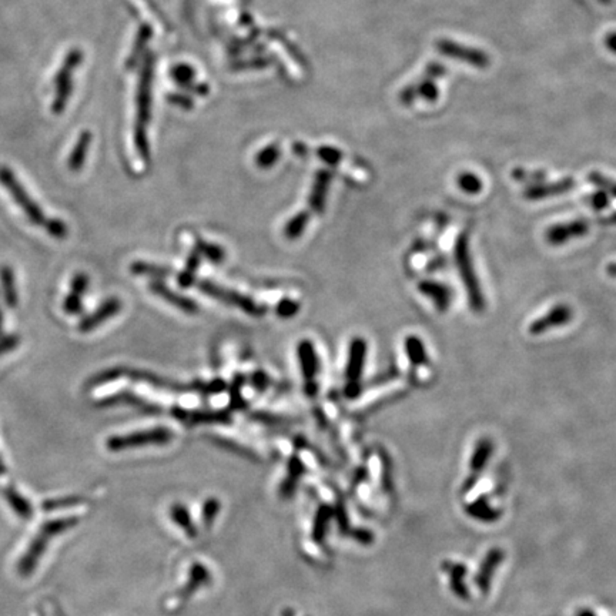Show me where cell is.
Wrapping results in <instances>:
<instances>
[{
    "mask_svg": "<svg viewBox=\"0 0 616 616\" xmlns=\"http://www.w3.org/2000/svg\"><path fill=\"white\" fill-rule=\"evenodd\" d=\"M453 257H455V265L458 268L461 281H462L465 291H466V295H468V302H469L471 309L475 312H482L485 309V297H483V292L481 289V284L478 281L473 261L471 257L469 237L465 232H462L456 238L455 248H453Z\"/></svg>",
    "mask_w": 616,
    "mask_h": 616,
    "instance_id": "1",
    "label": "cell"
},
{
    "mask_svg": "<svg viewBox=\"0 0 616 616\" xmlns=\"http://www.w3.org/2000/svg\"><path fill=\"white\" fill-rule=\"evenodd\" d=\"M81 60H83V53L78 48H73L66 54L58 71L56 73L54 97L51 103V111L54 114H58L64 110L73 90V73L76 67L81 63Z\"/></svg>",
    "mask_w": 616,
    "mask_h": 616,
    "instance_id": "2",
    "label": "cell"
},
{
    "mask_svg": "<svg viewBox=\"0 0 616 616\" xmlns=\"http://www.w3.org/2000/svg\"><path fill=\"white\" fill-rule=\"evenodd\" d=\"M0 184L9 191L11 198L16 201V204L24 211L27 218L37 225H43L46 221V215L38 207V204L29 195L26 188L21 185V183L17 180L14 173L6 167L0 165Z\"/></svg>",
    "mask_w": 616,
    "mask_h": 616,
    "instance_id": "3",
    "label": "cell"
},
{
    "mask_svg": "<svg viewBox=\"0 0 616 616\" xmlns=\"http://www.w3.org/2000/svg\"><path fill=\"white\" fill-rule=\"evenodd\" d=\"M70 523H71V520H57V519L50 520L47 523H43V526L40 528V530L36 533L31 543L29 545L26 553L20 559V572L23 575H27L31 572L33 566L38 560V556L44 550L50 538L53 535L64 530L67 526H70Z\"/></svg>",
    "mask_w": 616,
    "mask_h": 616,
    "instance_id": "4",
    "label": "cell"
},
{
    "mask_svg": "<svg viewBox=\"0 0 616 616\" xmlns=\"http://www.w3.org/2000/svg\"><path fill=\"white\" fill-rule=\"evenodd\" d=\"M435 48L442 56H446L452 60L466 63V64L473 66L476 68H486L491 63L488 53H485L483 50L465 46V44L453 41L451 38H438L435 41Z\"/></svg>",
    "mask_w": 616,
    "mask_h": 616,
    "instance_id": "5",
    "label": "cell"
},
{
    "mask_svg": "<svg viewBox=\"0 0 616 616\" xmlns=\"http://www.w3.org/2000/svg\"><path fill=\"white\" fill-rule=\"evenodd\" d=\"M365 358H366V341L361 337L352 338L351 345H349V352H348L346 369H345V376L348 381L346 388H345V394L349 398L356 396L361 391L359 379L362 375Z\"/></svg>",
    "mask_w": 616,
    "mask_h": 616,
    "instance_id": "6",
    "label": "cell"
},
{
    "mask_svg": "<svg viewBox=\"0 0 616 616\" xmlns=\"http://www.w3.org/2000/svg\"><path fill=\"white\" fill-rule=\"evenodd\" d=\"M197 287H198L202 292L208 294L210 297H212V298H215V299H220V301H222V302H225V304H228V305L238 307L240 309H242V311L247 312V314H251V315H262V314L265 312L264 307L258 305V304H257L255 301H252L251 298H248V297H245V295H242V294H240V292H237V291H232V289L224 288V287H221V285H217V284H214V282H211V281H207V279L200 281Z\"/></svg>",
    "mask_w": 616,
    "mask_h": 616,
    "instance_id": "7",
    "label": "cell"
},
{
    "mask_svg": "<svg viewBox=\"0 0 616 616\" xmlns=\"http://www.w3.org/2000/svg\"><path fill=\"white\" fill-rule=\"evenodd\" d=\"M572 318H573L572 307H569L565 302H559V304H555L543 315L533 319L529 324L528 331L530 335H536V337L543 335L553 328L565 327L566 324H569L572 321Z\"/></svg>",
    "mask_w": 616,
    "mask_h": 616,
    "instance_id": "8",
    "label": "cell"
},
{
    "mask_svg": "<svg viewBox=\"0 0 616 616\" xmlns=\"http://www.w3.org/2000/svg\"><path fill=\"white\" fill-rule=\"evenodd\" d=\"M589 232V222L586 220H572L550 225L545 231V240L550 245H563L575 238L583 237Z\"/></svg>",
    "mask_w": 616,
    "mask_h": 616,
    "instance_id": "9",
    "label": "cell"
},
{
    "mask_svg": "<svg viewBox=\"0 0 616 616\" xmlns=\"http://www.w3.org/2000/svg\"><path fill=\"white\" fill-rule=\"evenodd\" d=\"M573 187H575V180L570 177H565L562 180L552 181V183L540 181V183L529 184L523 190V198L529 200V201H539V200L560 195V194L572 190Z\"/></svg>",
    "mask_w": 616,
    "mask_h": 616,
    "instance_id": "10",
    "label": "cell"
},
{
    "mask_svg": "<svg viewBox=\"0 0 616 616\" xmlns=\"http://www.w3.org/2000/svg\"><path fill=\"white\" fill-rule=\"evenodd\" d=\"M168 438H170V432L167 429L157 428V429L131 433V435H125V436H113L108 439L107 446L113 451H118L123 448L137 446V445H143L147 442H164Z\"/></svg>",
    "mask_w": 616,
    "mask_h": 616,
    "instance_id": "11",
    "label": "cell"
},
{
    "mask_svg": "<svg viewBox=\"0 0 616 616\" xmlns=\"http://www.w3.org/2000/svg\"><path fill=\"white\" fill-rule=\"evenodd\" d=\"M418 291L425 295L439 312H446L452 302V289L443 282L423 279L418 282Z\"/></svg>",
    "mask_w": 616,
    "mask_h": 616,
    "instance_id": "12",
    "label": "cell"
},
{
    "mask_svg": "<svg viewBox=\"0 0 616 616\" xmlns=\"http://www.w3.org/2000/svg\"><path fill=\"white\" fill-rule=\"evenodd\" d=\"M121 308V302L118 298H108L106 299L94 312L86 315L80 322H78V331L80 332H90L91 329L97 328L98 325H101L103 322H106L110 317H114L115 314H118Z\"/></svg>",
    "mask_w": 616,
    "mask_h": 616,
    "instance_id": "13",
    "label": "cell"
},
{
    "mask_svg": "<svg viewBox=\"0 0 616 616\" xmlns=\"http://www.w3.org/2000/svg\"><path fill=\"white\" fill-rule=\"evenodd\" d=\"M416 97H421L422 100L429 103L435 101L439 97V88L436 86V81L422 76L418 83L405 87L399 96L404 104H412Z\"/></svg>",
    "mask_w": 616,
    "mask_h": 616,
    "instance_id": "14",
    "label": "cell"
},
{
    "mask_svg": "<svg viewBox=\"0 0 616 616\" xmlns=\"http://www.w3.org/2000/svg\"><path fill=\"white\" fill-rule=\"evenodd\" d=\"M150 289H151L154 294H157L158 297H161L163 299L168 301L170 304L175 305L178 309H181V311H184V312H187V314H194V312H197V304H195L194 301H191L190 298H185V297H183V295H180V294L171 291L167 285H164V284L160 282V281H153V282L150 284Z\"/></svg>",
    "mask_w": 616,
    "mask_h": 616,
    "instance_id": "15",
    "label": "cell"
},
{
    "mask_svg": "<svg viewBox=\"0 0 616 616\" xmlns=\"http://www.w3.org/2000/svg\"><path fill=\"white\" fill-rule=\"evenodd\" d=\"M297 351H298L301 371L304 374L305 381H314L315 374L318 371V358H317V354H315L312 344L309 341L304 339L298 344Z\"/></svg>",
    "mask_w": 616,
    "mask_h": 616,
    "instance_id": "16",
    "label": "cell"
},
{
    "mask_svg": "<svg viewBox=\"0 0 616 616\" xmlns=\"http://www.w3.org/2000/svg\"><path fill=\"white\" fill-rule=\"evenodd\" d=\"M90 143H91V134L88 131H83L78 135V138H77V141H76V144H74V147L68 155V160H67V167L71 171H78L83 167Z\"/></svg>",
    "mask_w": 616,
    "mask_h": 616,
    "instance_id": "17",
    "label": "cell"
},
{
    "mask_svg": "<svg viewBox=\"0 0 616 616\" xmlns=\"http://www.w3.org/2000/svg\"><path fill=\"white\" fill-rule=\"evenodd\" d=\"M405 352H406L409 362L415 366H421V365H425L428 362L426 348H425L422 339L418 338L416 335H408L405 338Z\"/></svg>",
    "mask_w": 616,
    "mask_h": 616,
    "instance_id": "18",
    "label": "cell"
},
{
    "mask_svg": "<svg viewBox=\"0 0 616 616\" xmlns=\"http://www.w3.org/2000/svg\"><path fill=\"white\" fill-rule=\"evenodd\" d=\"M0 282H1L4 302L7 304V307L14 308L17 305V289H16L13 270L9 265L0 267Z\"/></svg>",
    "mask_w": 616,
    "mask_h": 616,
    "instance_id": "19",
    "label": "cell"
},
{
    "mask_svg": "<svg viewBox=\"0 0 616 616\" xmlns=\"http://www.w3.org/2000/svg\"><path fill=\"white\" fill-rule=\"evenodd\" d=\"M328 180H329L328 173H319L317 180H315V184L312 187V191L309 195V205L317 212L322 211V208H324V200H325Z\"/></svg>",
    "mask_w": 616,
    "mask_h": 616,
    "instance_id": "20",
    "label": "cell"
},
{
    "mask_svg": "<svg viewBox=\"0 0 616 616\" xmlns=\"http://www.w3.org/2000/svg\"><path fill=\"white\" fill-rule=\"evenodd\" d=\"M308 220H309L308 212H305V211L298 212L297 215H294V217L287 222V225H285V228H284V235H285L287 238H289V240L299 237V235L302 234V231H304V228H305Z\"/></svg>",
    "mask_w": 616,
    "mask_h": 616,
    "instance_id": "21",
    "label": "cell"
},
{
    "mask_svg": "<svg viewBox=\"0 0 616 616\" xmlns=\"http://www.w3.org/2000/svg\"><path fill=\"white\" fill-rule=\"evenodd\" d=\"M130 270L133 274L137 275H151V277H165L170 274V270L161 265H154L143 261H134L130 265Z\"/></svg>",
    "mask_w": 616,
    "mask_h": 616,
    "instance_id": "22",
    "label": "cell"
},
{
    "mask_svg": "<svg viewBox=\"0 0 616 616\" xmlns=\"http://www.w3.org/2000/svg\"><path fill=\"white\" fill-rule=\"evenodd\" d=\"M198 254L200 252L197 250L191 252V255L187 260L185 270L178 275V284L181 287H190L194 282V275H195V271H197L198 264H200V255Z\"/></svg>",
    "mask_w": 616,
    "mask_h": 616,
    "instance_id": "23",
    "label": "cell"
},
{
    "mask_svg": "<svg viewBox=\"0 0 616 616\" xmlns=\"http://www.w3.org/2000/svg\"><path fill=\"white\" fill-rule=\"evenodd\" d=\"M458 187L466 194H478L482 190V180L473 173H462L458 175Z\"/></svg>",
    "mask_w": 616,
    "mask_h": 616,
    "instance_id": "24",
    "label": "cell"
},
{
    "mask_svg": "<svg viewBox=\"0 0 616 616\" xmlns=\"http://www.w3.org/2000/svg\"><path fill=\"white\" fill-rule=\"evenodd\" d=\"M587 180L590 181V184H593L595 187H597L600 191L606 192L607 195L616 197V181L600 174L599 171H592L587 175Z\"/></svg>",
    "mask_w": 616,
    "mask_h": 616,
    "instance_id": "25",
    "label": "cell"
},
{
    "mask_svg": "<svg viewBox=\"0 0 616 616\" xmlns=\"http://www.w3.org/2000/svg\"><path fill=\"white\" fill-rule=\"evenodd\" d=\"M492 452V442L489 439H481L475 448L473 456H472V468L473 469H481L483 466V463L486 462L488 456Z\"/></svg>",
    "mask_w": 616,
    "mask_h": 616,
    "instance_id": "26",
    "label": "cell"
},
{
    "mask_svg": "<svg viewBox=\"0 0 616 616\" xmlns=\"http://www.w3.org/2000/svg\"><path fill=\"white\" fill-rule=\"evenodd\" d=\"M512 178H515L519 183H526L529 184H535V183H540L545 180L546 174L543 171H533V170H526V168H515L512 170Z\"/></svg>",
    "mask_w": 616,
    "mask_h": 616,
    "instance_id": "27",
    "label": "cell"
},
{
    "mask_svg": "<svg viewBox=\"0 0 616 616\" xmlns=\"http://www.w3.org/2000/svg\"><path fill=\"white\" fill-rule=\"evenodd\" d=\"M195 245H197V251L201 252V254H204V255H205L207 258H210L211 261L220 262V261L224 258V251H222V248L218 247V245H215V244H211V242H207V241L197 240Z\"/></svg>",
    "mask_w": 616,
    "mask_h": 616,
    "instance_id": "28",
    "label": "cell"
},
{
    "mask_svg": "<svg viewBox=\"0 0 616 616\" xmlns=\"http://www.w3.org/2000/svg\"><path fill=\"white\" fill-rule=\"evenodd\" d=\"M43 227L54 238H64L68 232L67 225L58 218H46Z\"/></svg>",
    "mask_w": 616,
    "mask_h": 616,
    "instance_id": "29",
    "label": "cell"
},
{
    "mask_svg": "<svg viewBox=\"0 0 616 616\" xmlns=\"http://www.w3.org/2000/svg\"><path fill=\"white\" fill-rule=\"evenodd\" d=\"M7 499L10 502V505L16 509V512L24 518H27L30 515V506L29 503L24 500V498H21L19 493H16L14 491H9L7 493Z\"/></svg>",
    "mask_w": 616,
    "mask_h": 616,
    "instance_id": "30",
    "label": "cell"
},
{
    "mask_svg": "<svg viewBox=\"0 0 616 616\" xmlns=\"http://www.w3.org/2000/svg\"><path fill=\"white\" fill-rule=\"evenodd\" d=\"M81 298H83L81 295L70 292L64 298V301H63V309H64V312L70 314V315H74V314L80 312V309H81Z\"/></svg>",
    "mask_w": 616,
    "mask_h": 616,
    "instance_id": "31",
    "label": "cell"
},
{
    "mask_svg": "<svg viewBox=\"0 0 616 616\" xmlns=\"http://www.w3.org/2000/svg\"><path fill=\"white\" fill-rule=\"evenodd\" d=\"M298 312V304L291 299H282L277 305V314L282 318H289Z\"/></svg>",
    "mask_w": 616,
    "mask_h": 616,
    "instance_id": "32",
    "label": "cell"
},
{
    "mask_svg": "<svg viewBox=\"0 0 616 616\" xmlns=\"http://www.w3.org/2000/svg\"><path fill=\"white\" fill-rule=\"evenodd\" d=\"M87 285H88V277L84 272H77L71 279V291L70 292H74V294H78L83 297L84 291L87 289Z\"/></svg>",
    "mask_w": 616,
    "mask_h": 616,
    "instance_id": "33",
    "label": "cell"
},
{
    "mask_svg": "<svg viewBox=\"0 0 616 616\" xmlns=\"http://www.w3.org/2000/svg\"><path fill=\"white\" fill-rule=\"evenodd\" d=\"M445 74H446V68H445L441 63H438V61H431V63L425 67L422 76H425V77H428V78H432V80H436V78H439V77H442V76H445Z\"/></svg>",
    "mask_w": 616,
    "mask_h": 616,
    "instance_id": "34",
    "label": "cell"
},
{
    "mask_svg": "<svg viewBox=\"0 0 616 616\" xmlns=\"http://www.w3.org/2000/svg\"><path fill=\"white\" fill-rule=\"evenodd\" d=\"M589 204L595 210H603L609 204V195L603 191H597L589 197Z\"/></svg>",
    "mask_w": 616,
    "mask_h": 616,
    "instance_id": "35",
    "label": "cell"
},
{
    "mask_svg": "<svg viewBox=\"0 0 616 616\" xmlns=\"http://www.w3.org/2000/svg\"><path fill=\"white\" fill-rule=\"evenodd\" d=\"M19 342H20L19 335H7V337L0 338V356L4 355L6 352L14 349L19 345Z\"/></svg>",
    "mask_w": 616,
    "mask_h": 616,
    "instance_id": "36",
    "label": "cell"
},
{
    "mask_svg": "<svg viewBox=\"0 0 616 616\" xmlns=\"http://www.w3.org/2000/svg\"><path fill=\"white\" fill-rule=\"evenodd\" d=\"M277 158V150L274 148H268L265 151H262L258 157H257V163L261 167H268L270 164H272Z\"/></svg>",
    "mask_w": 616,
    "mask_h": 616,
    "instance_id": "37",
    "label": "cell"
},
{
    "mask_svg": "<svg viewBox=\"0 0 616 616\" xmlns=\"http://www.w3.org/2000/svg\"><path fill=\"white\" fill-rule=\"evenodd\" d=\"M605 46L616 54V31H610L607 33V36L605 37Z\"/></svg>",
    "mask_w": 616,
    "mask_h": 616,
    "instance_id": "38",
    "label": "cell"
},
{
    "mask_svg": "<svg viewBox=\"0 0 616 616\" xmlns=\"http://www.w3.org/2000/svg\"><path fill=\"white\" fill-rule=\"evenodd\" d=\"M321 155L325 158V161L328 163H337L339 153L335 150H328V151H321Z\"/></svg>",
    "mask_w": 616,
    "mask_h": 616,
    "instance_id": "39",
    "label": "cell"
},
{
    "mask_svg": "<svg viewBox=\"0 0 616 616\" xmlns=\"http://www.w3.org/2000/svg\"><path fill=\"white\" fill-rule=\"evenodd\" d=\"M305 392L308 395H315V392H317V384L314 381H307V384H305Z\"/></svg>",
    "mask_w": 616,
    "mask_h": 616,
    "instance_id": "40",
    "label": "cell"
},
{
    "mask_svg": "<svg viewBox=\"0 0 616 616\" xmlns=\"http://www.w3.org/2000/svg\"><path fill=\"white\" fill-rule=\"evenodd\" d=\"M606 274L612 278H616V262L615 261L606 265Z\"/></svg>",
    "mask_w": 616,
    "mask_h": 616,
    "instance_id": "41",
    "label": "cell"
},
{
    "mask_svg": "<svg viewBox=\"0 0 616 616\" xmlns=\"http://www.w3.org/2000/svg\"><path fill=\"white\" fill-rule=\"evenodd\" d=\"M254 381H255L257 386L261 389V386H264V381H265V378H264V375H257Z\"/></svg>",
    "mask_w": 616,
    "mask_h": 616,
    "instance_id": "42",
    "label": "cell"
},
{
    "mask_svg": "<svg viewBox=\"0 0 616 616\" xmlns=\"http://www.w3.org/2000/svg\"><path fill=\"white\" fill-rule=\"evenodd\" d=\"M4 472H6V466H4V463H3V461L0 458V475H3Z\"/></svg>",
    "mask_w": 616,
    "mask_h": 616,
    "instance_id": "43",
    "label": "cell"
},
{
    "mask_svg": "<svg viewBox=\"0 0 616 616\" xmlns=\"http://www.w3.org/2000/svg\"><path fill=\"white\" fill-rule=\"evenodd\" d=\"M1 331H3V312L0 308V335H1Z\"/></svg>",
    "mask_w": 616,
    "mask_h": 616,
    "instance_id": "44",
    "label": "cell"
},
{
    "mask_svg": "<svg viewBox=\"0 0 616 616\" xmlns=\"http://www.w3.org/2000/svg\"><path fill=\"white\" fill-rule=\"evenodd\" d=\"M602 1H607V0H602Z\"/></svg>",
    "mask_w": 616,
    "mask_h": 616,
    "instance_id": "45",
    "label": "cell"
}]
</instances>
